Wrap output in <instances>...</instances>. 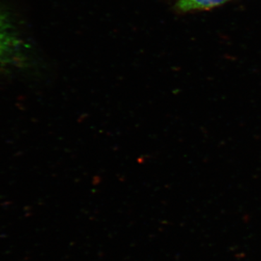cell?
<instances>
[{"label": "cell", "mask_w": 261, "mask_h": 261, "mask_svg": "<svg viewBox=\"0 0 261 261\" xmlns=\"http://www.w3.org/2000/svg\"><path fill=\"white\" fill-rule=\"evenodd\" d=\"M226 1V0H179L178 6L184 11L209 9L223 4Z\"/></svg>", "instance_id": "2"}, {"label": "cell", "mask_w": 261, "mask_h": 261, "mask_svg": "<svg viewBox=\"0 0 261 261\" xmlns=\"http://www.w3.org/2000/svg\"><path fill=\"white\" fill-rule=\"evenodd\" d=\"M15 47V39L12 29L0 13V63L8 58Z\"/></svg>", "instance_id": "1"}]
</instances>
